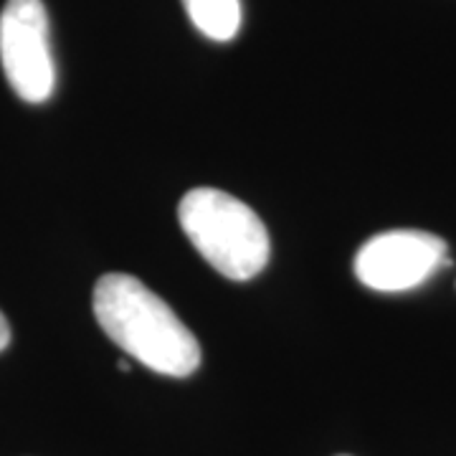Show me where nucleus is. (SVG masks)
<instances>
[{
  "label": "nucleus",
  "instance_id": "nucleus-1",
  "mask_svg": "<svg viewBox=\"0 0 456 456\" xmlns=\"http://www.w3.org/2000/svg\"><path fill=\"white\" fill-rule=\"evenodd\" d=\"M94 314L107 338L150 370L173 378H188L198 370L196 335L137 277L104 274L99 279Z\"/></svg>",
  "mask_w": 456,
  "mask_h": 456
},
{
  "label": "nucleus",
  "instance_id": "nucleus-2",
  "mask_svg": "<svg viewBox=\"0 0 456 456\" xmlns=\"http://www.w3.org/2000/svg\"><path fill=\"white\" fill-rule=\"evenodd\" d=\"M180 226L218 274L233 281L256 277L269 261V231L244 200L218 188H193L180 200Z\"/></svg>",
  "mask_w": 456,
  "mask_h": 456
},
{
  "label": "nucleus",
  "instance_id": "nucleus-3",
  "mask_svg": "<svg viewBox=\"0 0 456 456\" xmlns=\"http://www.w3.org/2000/svg\"><path fill=\"white\" fill-rule=\"evenodd\" d=\"M0 64L18 97L41 104L53 94L56 66L41 0H8L0 13Z\"/></svg>",
  "mask_w": 456,
  "mask_h": 456
},
{
  "label": "nucleus",
  "instance_id": "nucleus-4",
  "mask_svg": "<svg viewBox=\"0 0 456 456\" xmlns=\"http://www.w3.org/2000/svg\"><path fill=\"white\" fill-rule=\"evenodd\" d=\"M446 259V241L416 228L386 231L368 239L355 256V274L375 292H406L424 284Z\"/></svg>",
  "mask_w": 456,
  "mask_h": 456
},
{
  "label": "nucleus",
  "instance_id": "nucleus-5",
  "mask_svg": "<svg viewBox=\"0 0 456 456\" xmlns=\"http://www.w3.org/2000/svg\"><path fill=\"white\" fill-rule=\"evenodd\" d=\"M191 23L213 41H231L241 28L239 0H183Z\"/></svg>",
  "mask_w": 456,
  "mask_h": 456
},
{
  "label": "nucleus",
  "instance_id": "nucleus-6",
  "mask_svg": "<svg viewBox=\"0 0 456 456\" xmlns=\"http://www.w3.org/2000/svg\"><path fill=\"white\" fill-rule=\"evenodd\" d=\"M11 345V325L5 320V314L0 312V353Z\"/></svg>",
  "mask_w": 456,
  "mask_h": 456
}]
</instances>
